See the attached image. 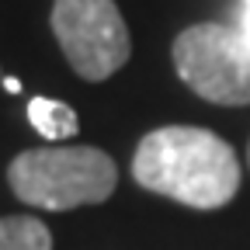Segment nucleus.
Instances as JSON below:
<instances>
[{"label":"nucleus","mask_w":250,"mask_h":250,"mask_svg":"<svg viewBox=\"0 0 250 250\" xmlns=\"http://www.w3.org/2000/svg\"><path fill=\"white\" fill-rule=\"evenodd\" d=\"M132 177L146 191L191 208H219L240 188V160L226 139L195 125H164L143 136Z\"/></svg>","instance_id":"nucleus-1"},{"label":"nucleus","mask_w":250,"mask_h":250,"mask_svg":"<svg viewBox=\"0 0 250 250\" xmlns=\"http://www.w3.org/2000/svg\"><path fill=\"white\" fill-rule=\"evenodd\" d=\"M7 181L21 202L62 212L108 202L118 170L111 156L94 146H42L18 153L7 167Z\"/></svg>","instance_id":"nucleus-2"},{"label":"nucleus","mask_w":250,"mask_h":250,"mask_svg":"<svg viewBox=\"0 0 250 250\" xmlns=\"http://www.w3.org/2000/svg\"><path fill=\"white\" fill-rule=\"evenodd\" d=\"M177 77L212 104H250V42L229 24H191L174 39Z\"/></svg>","instance_id":"nucleus-3"},{"label":"nucleus","mask_w":250,"mask_h":250,"mask_svg":"<svg viewBox=\"0 0 250 250\" xmlns=\"http://www.w3.org/2000/svg\"><path fill=\"white\" fill-rule=\"evenodd\" d=\"M52 31L83 80H108L132 52L115 0H52Z\"/></svg>","instance_id":"nucleus-4"},{"label":"nucleus","mask_w":250,"mask_h":250,"mask_svg":"<svg viewBox=\"0 0 250 250\" xmlns=\"http://www.w3.org/2000/svg\"><path fill=\"white\" fill-rule=\"evenodd\" d=\"M28 122L52 143L70 139L77 132V111L62 101H52V98H31L28 101Z\"/></svg>","instance_id":"nucleus-5"},{"label":"nucleus","mask_w":250,"mask_h":250,"mask_svg":"<svg viewBox=\"0 0 250 250\" xmlns=\"http://www.w3.org/2000/svg\"><path fill=\"white\" fill-rule=\"evenodd\" d=\"M0 250H52V236L42 219L4 215L0 219Z\"/></svg>","instance_id":"nucleus-6"},{"label":"nucleus","mask_w":250,"mask_h":250,"mask_svg":"<svg viewBox=\"0 0 250 250\" xmlns=\"http://www.w3.org/2000/svg\"><path fill=\"white\" fill-rule=\"evenodd\" d=\"M236 28H240V35L250 42V0H243V4H240V24H236Z\"/></svg>","instance_id":"nucleus-7"},{"label":"nucleus","mask_w":250,"mask_h":250,"mask_svg":"<svg viewBox=\"0 0 250 250\" xmlns=\"http://www.w3.org/2000/svg\"><path fill=\"white\" fill-rule=\"evenodd\" d=\"M247 164H250V149H247Z\"/></svg>","instance_id":"nucleus-8"}]
</instances>
